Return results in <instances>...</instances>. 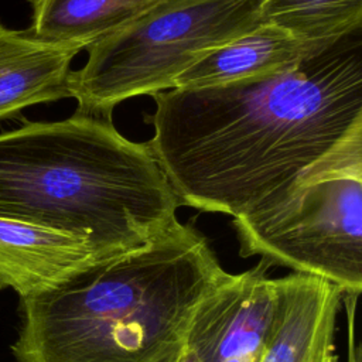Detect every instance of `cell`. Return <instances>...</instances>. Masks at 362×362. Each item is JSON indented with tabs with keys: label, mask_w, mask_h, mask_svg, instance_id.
<instances>
[{
	"label": "cell",
	"mask_w": 362,
	"mask_h": 362,
	"mask_svg": "<svg viewBox=\"0 0 362 362\" xmlns=\"http://www.w3.org/2000/svg\"><path fill=\"white\" fill-rule=\"evenodd\" d=\"M361 31L269 79L154 93L147 144L181 205L233 218L362 126Z\"/></svg>",
	"instance_id": "1"
},
{
	"label": "cell",
	"mask_w": 362,
	"mask_h": 362,
	"mask_svg": "<svg viewBox=\"0 0 362 362\" xmlns=\"http://www.w3.org/2000/svg\"><path fill=\"white\" fill-rule=\"evenodd\" d=\"M230 273L175 221L148 243L20 297L17 362H177L202 300Z\"/></svg>",
	"instance_id": "2"
},
{
	"label": "cell",
	"mask_w": 362,
	"mask_h": 362,
	"mask_svg": "<svg viewBox=\"0 0 362 362\" xmlns=\"http://www.w3.org/2000/svg\"><path fill=\"white\" fill-rule=\"evenodd\" d=\"M181 201L147 141L74 113L0 132V216L85 238L106 259L177 219Z\"/></svg>",
	"instance_id": "3"
},
{
	"label": "cell",
	"mask_w": 362,
	"mask_h": 362,
	"mask_svg": "<svg viewBox=\"0 0 362 362\" xmlns=\"http://www.w3.org/2000/svg\"><path fill=\"white\" fill-rule=\"evenodd\" d=\"M242 257L362 291V126L232 218Z\"/></svg>",
	"instance_id": "4"
},
{
	"label": "cell",
	"mask_w": 362,
	"mask_h": 362,
	"mask_svg": "<svg viewBox=\"0 0 362 362\" xmlns=\"http://www.w3.org/2000/svg\"><path fill=\"white\" fill-rule=\"evenodd\" d=\"M264 0H164L89 45L69 75L76 113L109 119L134 96L173 89L199 58L260 23Z\"/></svg>",
	"instance_id": "5"
},
{
	"label": "cell",
	"mask_w": 362,
	"mask_h": 362,
	"mask_svg": "<svg viewBox=\"0 0 362 362\" xmlns=\"http://www.w3.org/2000/svg\"><path fill=\"white\" fill-rule=\"evenodd\" d=\"M263 260L230 273L198 305L184 351L192 362H260L279 307V279Z\"/></svg>",
	"instance_id": "6"
},
{
	"label": "cell",
	"mask_w": 362,
	"mask_h": 362,
	"mask_svg": "<svg viewBox=\"0 0 362 362\" xmlns=\"http://www.w3.org/2000/svg\"><path fill=\"white\" fill-rule=\"evenodd\" d=\"M279 307L260 362H337L341 288L294 272L279 277Z\"/></svg>",
	"instance_id": "7"
},
{
	"label": "cell",
	"mask_w": 362,
	"mask_h": 362,
	"mask_svg": "<svg viewBox=\"0 0 362 362\" xmlns=\"http://www.w3.org/2000/svg\"><path fill=\"white\" fill-rule=\"evenodd\" d=\"M105 259L85 238L0 216V290L40 294Z\"/></svg>",
	"instance_id": "8"
},
{
	"label": "cell",
	"mask_w": 362,
	"mask_h": 362,
	"mask_svg": "<svg viewBox=\"0 0 362 362\" xmlns=\"http://www.w3.org/2000/svg\"><path fill=\"white\" fill-rule=\"evenodd\" d=\"M322 51L281 27L259 23L199 58L174 79L173 88L202 89L257 82L291 71Z\"/></svg>",
	"instance_id": "9"
},
{
	"label": "cell",
	"mask_w": 362,
	"mask_h": 362,
	"mask_svg": "<svg viewBox=\"0 0 362 362\" xmlns=\"http://www.w3.org/2000/svg\"><path fill=\"white\" fill-rule=\"evenodd\" d=\"M81 51L76 45L42 42L0 21V120L38 103L71 98V62Z\"/></svg>",
	"instance_id": "10"
},
{
	"label": "cell",
	"mask_w": 362,
	"mask_h": 362,
	"mask_svg": "<svg viewBox=\"0 0 362 362\" xmlns=\"http://www.w3.org/2000/svg\"><path fill=\"white\" fill-rule=\"evenodd\" d=\"M161 1L164 0H30L31 25L25 31L42 42L86 49Z\"/></svg>",
	"instance_id": "11"
},
{
	"label": "cell",
	"mask_w": 362,
	"mask_h": 362,
	"mask_svg": "<svg viewBox=\"0 0 362 362\" xmlns=\"http://www.w3.org/2000/svg\"><path fill=\"white\" fill-rule=\"evenodd\" d=\"M260 23L281 27L298 40L327 49L362 30V0H264Z\"/></svg>",
	"instance_id": "12"
},
{
	"label": "cell",
	"mask_w": 362,
	"mask_h": 362,
	"mask_svg": "<svg viewBox=\"0 0 362 362\" xmlns=\"http://www.w3.org/2000/svg\"><path fill=\"white\" fill-rule=\"evenodd\" d=\"M359 294H344L342 308L346 322V362H362V351L356 338V308Z\"/></svg>",
	"instance_id": "13"
},
{
	"label": "cell",
	"mask_w": 362,
	"mask_h": 362,
	"mask_svg": "<svg viewBox=\"0 0 362 362\" xmlns=\"http://www.w3.org/2000/svg\"><path fill=\"white\" fill-rule=\"evenodd\" d=\"M178 362H185V361H178Z\"/></svg>",
	"instance_id": "14"
}]
</instances>
